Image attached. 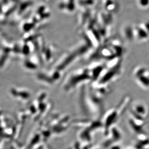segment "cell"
<instances>
[{"mask_svg":"<svg viewBox=\"0 0 149 149\" xmlns=\"http://www.w3.org/2000/svg\"><path fill=\"white\" fill-rule=\"evenodd\" d=\"M140 3H141V4L144 6H146L148 4L147 3H149V0H141Z\"/></svg>","mask_w":149,"mask_h":149,"instance_id":"6da1fadb","label":"cell"}]
</instances>
